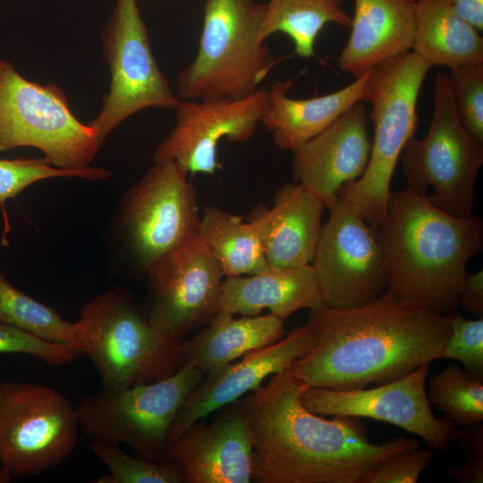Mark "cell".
<instances>
[{
  "label": "cell",
  "instance_id": "obj_1",
  "mask_svg": "<svg viewBox=\"0 0 483 483\" xmlns=\"http://www.w3.org/2000/svg\"><path fill=\"white\" fill-rule=\"evenodd\" d=\"M308 387L288 369L242 400L257 482L360 483L391 457L420 446L404 436L371 443L360 418L326 419L309 411L301 402Z\"/></svg>",
  "mask_w": 483,
  "mask_h": 483
},
{
  "label": "cell",
  "instance_id": "obj_2",
  "mask_svg": "<svg viewBox=\"0 0 483 483\" xmlns=\"http://www.w3.org/2000/svg\"><path fill=\"white\" fill-rule=\"evenodd\" d=\"M317 340L290 367L310 387L365 388L398 379L441 359L450 316L413 304L388 290L352 309L309 310Z\"/></svg>",
  "mask_w": 483,
  "mask_h": 483
},
{
  "label": "cell",
  "instance_id": "obj_3",
  "mask_svg": "<svg viewBox=\"0 0 483 483\" xmlns=\"http://www.w3.org/2000/svg\"><path fill=\"white\" fill-rule=\"evenodd\" d=\"M377 238L387 290L448 315L459 305L469 259L482 250L483 224L474 214L451 216L405 188L391 192Z\"/></svg>",
  "mask_w": 483,
  "mask_h": 483
},
{
  "label": "cell",
  "instance_id": "obj_4",
  "mask_svg": "<svg viewBox=\"0 0 483 483\" xmlns=\"http://www.w3.org/2000/svg\"><path fill=\"white\" fill-rule=\"evenodd\" d=\"M431 67L415 52H403L377 66L368 78L364 101L371 104L374 137L363 174L337 196L377 230L387 213L390 184L403 148L415 136L417 101Z\"/></svg>",
  "mask_w": 483,
  "mask_h": 483
},
{
  "label": "cell",
  "instance_id": "obj_5",
  "mask_svg": "<svg viewBox=\"0 0 483 483\" xmlns=\"http://www.w3.org/2000/svg\"><path fill=\"white\" fill-rule=\"evenodd\" d=\"M265 4L207 0L198 52L175 80L183 100L238 99L258 91L277 64L258 40Z\"/></svg>",
  "mask_w": 483,
  "mask_h": 483
},
{
  "label": "cell",
  "instance_id": "obj_6",
  "mask_svg": "<svg viewBox=\"0 0 483 483\" xmlns=\"http://www.w3.org/2000/svg\"><path fill=\"white\" fill-rule=\"evenodd\" d=\"M84 355L100 376L102 389L122 390L164 379L182 367L181 342L156 329L143 309L123 288L89 301L79 319Z\"/></svg>",
  "mask_w": 483,
  "mask_h": 483
},
{
  "label": "cell",
  "instance_id": "obj_7",
  "mask_svg": "<svg viewBox=\"0 0 483 483\" xmlns=\"http://www.w3.org/2000/svg\"><path fill=\"white\" fill-rule=\"evenodd\" d=\"M101 145L97 131L72 114L61 88L30 80L0 59V152L34 148L50 165L83 170Z\"/></svg>",
  "mask_w": 483,
  "mask_h": 483
},
{
  "label": "cell",
  "instance_id": "obj_8",
  "mask_svg": "<svg viewBox=\"0 0 483 483\" xmlns=\"http://www.w3.org/2000/svg\"><path fill=\"white\" fill-rule=\"evenodd\" d=\"M188 174L174 161L154 163L124 193L114 234L133 274L146 275L157 261L197 233L200 216Z\"/></svg>",
  "mask_w": 483,
  "mask_h": 483
},
{
  "label": "cell",
  "instance_id": "obj_9",
  "mask_svg": "<svg viewBox=\"0 0 483 483\" xmlns=\"http://www.w3.org/2000/svg\"><path fill=\"white\" fill-rule=\"evenodd\" d=\"M433 99V115L426 136L410 138L400 157L406 188L451 216L467 217L473 215L483 146L462 125L446 72L436 73Z\"/></svg>",
  "mask_w": 483,
  "mask_h": 483
},
{
  "label": "cell",
  "instance_id": "obj_10",
  "mask_svg": "<svg viewBox=\"0 0 483 483\" xmlns=\"http://www.w3.org/2000/svg\"><path fill=\"white\" fill-rule=\"evenodd\" d=\"M203 376L183 365L156 382L89 394L76 406L80 428L89 441L123 443L139 457L165 461L175 416Z\"/></svg>",
  "mask_w": 483,
  "mask_h": 483
},
{
  "label": "cell",
  "instance_id": "obj_11",
  "mask_svg": "<svg viewBox=\"0 0 483 483\" xmlns=\"http://www.w3.org/2000/svg\"><path fill=\"white\" fill-rule=\"evenodd\" d=\"M76 407L40 385L0 383V468L12 479L62 464L79 440Z\"/></svg>",
  "mask_w": 483,
  "mask_h": 483
},
{
  "label": "cell",
  "instance_id": "obj_12",
  "mask_svg": "<svg viewBox=\"0 0 483 483\" xmlns=\"http://www.w3.org/2000/svg\"><path fill=\"white\" fill-rule=\"evenodd\" d=\"M110 86L103 106L89 124L103 144L124 120L149 107L174 110L175 95L154 57L137 0H117L102 31Z\"/></svg>",
  "mask_w": 483,
  "mask_h": 483
},
{
  "label": "cell",
  "instance_id": "obj_13",
  "mask_svg": "<svg viewBox=\"0 0 483 483\" xmlns=\"http://www.w3.org/2000/svg\"><path fill=\"white\" fill-rule=\"evenodd\" d=\"M328 219L322 225L310 266L326 307L363 306L385 292V256L372 227L339 196L326 204Z\"/></svg>",
  "mask_w": 483,
  "mask_h": 483
},
{
  "label": "cell",
  "instance_id": "obj_14",
  "mask_svg": "<svg viewBox=\"0 0 483 483\" xmlns=\"http://www.w3.org/2000/svg\"><path fill=\"white\" fill-rule=\"evenodd\" d=\"M143 309L160 333L181 342L216 312L223 270L196 233L148 271Z\"/></svg>",
  "mask_w": 483,
  "mask_h": 483
},
{
  "label": "cell",
  "instance_id": "obj_15",
  "mask_svg": "<svg viewBox=\"0 0 483 483\" xmlns=\"http://www.w3.org/2000/svg\"><path fill=\"white\" fill-rule=\"evenodd\" d=\"M429 363L407 375L371 388L333 390L309 386L302 404L321 416L369 418L391 423L423 439L431 449L445 451L459 440L462 429L436 418L426 392Z\"/></svg>",
  "mask_w": 483,
  "mask_h": 483
},
{
  "label": "cell",
  "instance_id": "obj_16",
  "mask_svg": "<svg viewBox=\"0 0 483 483\" xmlns=\"http://www.w3.org/2000/svg\"><path fill=\"white\" fill-rule=\"evenodd\" d=\"M267 87L238 99L181 100L175 124L157 147L153 162L174 161L187 173L214 174L220 167L217 147L222 140L244 142L260 123Z\"/></svg>",
  "mask_w": 483,
  "mask_h": 483
},
{
  "label": "cell",
  "instance_id": "obj_17",
  "mask_svg": "<svg viewBox=\"0 0 483 483\" xmlns=\"http://www.w3.org/2000/svg\"><path fill=\"white\" fill-rule=\"evenodd\" d=\"M225 407L210 423H193L168 445L165 460L179 468L183 483L252 481V436L242 402Z\"/></svg>",
  "mask_w": 483,
  "mask_h": 483
},
{
  "label": "cell",
  "instance_id": "obj_18",
  "mask_svg": "<svg viewBox=\"0 0 483 483\" xmlns=\"http://www.w3.org/2000/svg\"><path fill=\"white\" fill-rule=\"evenodd\" d=\"M316 340V331L307 321L279 341L207 374L206 379H201L178 411L168 445L193 423L258 389L272 375L290 369L293 361L313 347Z\"/></svg>",
  "mask_w": 483,
  "mask_h": 483
},
{
  "label": "cell",
  "instance_id": "obj_19",
  "mask_svg": "<svg viewBox=\"0 0 483 483\" xmlns=\"http://www.w3.org/2000/svg\"><path fill=\"white\" fill-rule=\"evenodd\" d=\"M362 102L354 104L321 132L297 148L292 174L325 204L364 173L371 141Z\"/></svg>",
  "mask_w": 483,
  "mask_h": 483
},
{
  "label": "cell",
  "instance_id": "obj_20",
  "mask_svg": "<svg viewBox=\"0 0 483 483\" xmlns=\"http://www.w3.org/2000/svg\"><path fill=\"white\" fill-rule=\"evenodd\" d=\"M324 202L301 183H284L273 206L254 207L250 221L257 230L269 267L309 265L321 230Z\"/></svg>",
  "mask_w": 483,
  "mask_h": 483
},
{
  "label": "cell",
  "instance_id": "obj_21",
  "mask_svg": "<svg viewBox=\"0 0 483 483\" xmlns=\"http://www.w3.org/2000/svg\"><path fill=\"white\" fill-rule=\"evenodd\" d=\"M417 0H354L351 34L339 57L342 71L358 79L411 50Z\"/></svg>",
  "mask_w": 483,
  "mask_h": 483
},
{
  "label": "cell",
  "instance_id": "obj_22",
  "mask_svg": "<svg viewBox=\"0 0 483 483\" xmlns=\"http://www.w3.org/2000/svg\"><path fill=\"white\" fill-rule=\"evenodd\" d=\"M325 307L312 267H268L247 275L225 277L217 311L256 316L268 309L284 320L299 309Z\"/></svg>",
  "mask_w": 483,
  "mask_h": 483
},
{
  "label": "cell",
  "instance_id": "obj_23",
  "mask_svg": "<svg viewBox=\"0 0 483 483\" xmlns=\"http://www.w3.org/2000/svg\"><path fill=\"white\" fill-rule=\"evenodd\" d=\"M369 72L335 92L299 99L287 95L291 80H276L267 88L260 123L272 133L277 148L292 152L354 104L364 101Z\"/></svg>",
  "mask_w": 483,
  "mask_h": 483
},
{
  "label": "cell",
  "instance_id": "obj_24",
  "mask_svg": "<svg viewBox=\"0 0 483 483\" xmlns=\"http://www.w3.org/2000/svg\"><path fill=\"white\" fill-rule=\"evenodd\" d=\"M285 320L273 313L235 318L216 312L206 327L181 342L182 366L192 365L204 375L284 337Z\"/></svg>",
  "mask_w": 483,
  "mask_h": 483
},
{
  "label": "cell",
  "instance_id": "obj_25",
  "mask_svg": "<svg viewBox=\"0 0 483 483\" xmlns=\"http://www.w3.org/2000/svg\"><path fill=\"white\" fill-rule=\"evenodd\" d=\"M451 0H417L411 50L431 68L483 62V38Z\"/></svg>",
  "mask_w": 483,
  "mask_h": 483
},
{
  "label": "cell",
  "instance_id": "obj_26",
  "mask_svg": "<svg viewBox=\"0 0 483 483\" xmlns=\"http://www.w3.org/2000/svg\"><path fill=\"white\" fill-rule=\"evenodd\" d=\"M197 233L225 277L253 275L269 267L257 230L248 220L208 205L199 216Z\"/></svg>",
  "mask_w": 483,
  "mask_h": 483
},
{
  "label": "cell",
  "instance_id": "obj_27",
  "mask_svg": "<svg viewBox=\"0 0 483 483\" xmlns=\"http://www.w3.org/2000/svg\"><path fill=\"white\" fill-rule=\"evenodd\" d=\"M345 0H268L265 4L258 40L275 33L287 35L294 53L309 59L315 55L316 39L327 23L350 28L352 17L343 8Z\"/></svg>",
  "mask_w": 483,
  "mask_h": 483
},
{
  "label": "cell",
  "instance_id": "obj_28",
  "mask_svg": "<svg viewBox=\"0 0 483 483\" xmlns=\"http://www.w3.org/2000/svg\"><path fill=\"white\" fill-rule=\"evenodd\" d=\"M0 320L43 340L72 346L83 356L84 330L53 308L15 288L0 272Z\"/></svg>",
  "mask_w": 483,
  "mask_h": 483
},
{
  "label": "cell",
  "instance_id": "obj_29",
  "mask_svg": "<svg viewBox=\"0 0 483 483\" xmlns=\"http://www.w3.org/2000/svg\"><path fill=\"white\" fill-rule=\"evenodd\" d=\"M428 402L445 419L467 427L483 420V377L452 363L429 381Z\"/></svg>",
  "mask_w": 483,
  "mask_h": 483
},
{
  "label": "cell",
  "instance_id": "obj_30",
  "mask_svg": "<svg viewBox=\"0 0 483 483\" xmlns=\"http://www.w3.org/2000/svg\"><path fill=\"white\" fill-rule=\"evenodd\" d=\"M89 446L108 469L96 483H183L179 468L168 460L134 457L115 444L89 441Z\"/></svg>",
  "mask_w": 483,
  "mask_h": 483
},
{
  "label": "cell",
  "instance_id": "obj_31",
  "mask_svg": "<svg viewBox=\"0 0 483 483\" xmlns=\"http://www.w3.org/2000/svg\"><path fill=\"white\" fill-rule=\"evenodd\" d=\"M111 173L103 167L67 170L55 167L43 158H0V206L4 212V227L8 229L4 204L33 183L51 178L78 177L92 181H106Z\"/></svg>",
  "mask_w": 483,
  "mask_h": 483
},
{
  "label": "cell",
  "instance_id": "obj_32",
  "mask_svg": "<svg viewBox=\"0 0 483 483\" xmlns=\"http://www.w3.org/2000/svg\"><path fill=\"white\" fill-rule=\"evenodd\" d=\"M448 77L462 125L476 142L483 146V62L454 67Z\"/></svg>",
  "mask_w": 483,
  "mask_h": 483
},
{
  "label": "cell",
  "instance_id": "obj_33",
  "mask_svg": "<svg viewBox=\"0 0 483 483\" xmlns=\"http://www.w3.org/2000/svg\"><path fill=\"white\" fill-rule=\"evenodd\" d=\"M449 316L451 334L441 359L456 360L470 373L483 377V318L466 319L453 312Z\"/></svg>",
  "mask_w": 483,
  "mask_h": 483
},
{
  "label": "cell",
  "instance_id": "obj_34",
  "mask_svg": "<svg viewBox=\"0 0 483 483\" xmlns=\"http://www.w3.org/2000/svg\"><path fill=\"white\" fill-rule=\"evenodd\" d=\"M0 353H21L33 356L51 366H64L82 352L69 345L38 338L0 320Z\"/></svg>",
  "mask_w": 483,
  "mask_h": 483
},
{
  "label": "cell",
  "instance_id": "obj_35",
  "mask_svg": "<svg viewBox=\"0 0 483 483\" xmlns=\"http://www.w3.org/2000/svg\"><path fill=\"white\" fill-rule=\"evenodd\" d=\"M432 456L430 447L402 452L363 476L360 483H416Z\"/></svg>",
  "mask_w": 483,
  "mask_h": 483
},
{
  "label": "cell",
  "instance_id": "obj_36",
  "mask_svg": "<svg viewBox=\"0 0 483 483\" xmlns=\"http://www.w3.org/2000/svg\"><path fill=\"white\" fill-rule=\"evenodd\" d=\"M462 429L461 438L467 462L454 467L450 475L456 480L465 483L483 482V426L481 422L467 426Z\"/></svg>",
  "mask_w": 483,
  "mask_h": 483
},
{
  "label": "cell",
  "instance_id": "obj_37",
  "mask_svg": "<svg viewBox=\"0 0 483 483\" xmlns=\"http://www.w3.org/2000/svg\"><path fill=\"white\" fill-rule=\"evenodd\" d=\"M459 304L469 313L483 318V271L467 275Z\"/></svg>",
  "mask_w": 483,
  "mask_h": 483
},
{
  "label": "cell",
  "instance_id": "obj_38",
  "mask_svg": "<svg viewBox=\"0 0 483 483\" xmlns=\"http://www.w3.org/2000/svg\"><path fill=\"white\" fill-rule=\"evenodd\" d=\"M457 13L476 28L483 31V0H451Z\"/></svg>",
  "mask_w": 483,
  "mask_h": 483
},
{
  "label": "cell",
  "instance_id": "obj_39",
  "mask_svg": "<svg viewBox=\"0 0 483 483\" xmlns=\"http://www.w3.org/2000/svg\"><path fill=\"white\" fill-rule=\"evenodd\" d=\"M12 479V477L0 468V483H8Z\"/></svg>",
  "mask_w": 483,
  "mask_h": 483
}]
</instances>
